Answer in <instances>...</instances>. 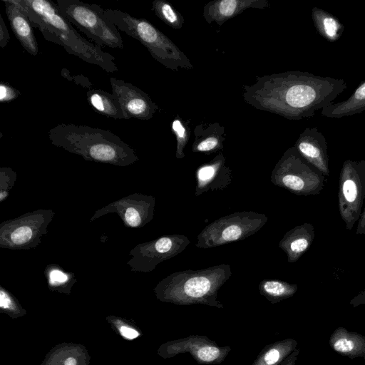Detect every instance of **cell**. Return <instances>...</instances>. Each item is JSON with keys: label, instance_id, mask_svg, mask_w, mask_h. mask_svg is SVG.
<instances>
[{"label": "cell", "instance_id": "1", "mask_svg": "<svg viewBox=\"0 0 365 365\" xmlns=\"http://www.w3.org/2000/svg\"><path fill=\"white\" fill-rule=\"evenodd\" d=\"M346 88L343 79L292 71L257 76L243 86L242 98L256 109L301 120L332 104Z\"/></svg>", "mask_w": 365, "mask_h": 365}, {"label": "cell", "instance_id": "2", "mask_svg": "<svg viewBox=\"0 0 365 365\" xmlns=\"http://www.w3.org/2000/svg\"><path fill=\"white\" fill-rule=\"evenodd\" d=\"M26 13L34 28L44 38L58 44L69 54L100 66L108 73L118 71L115 58L84 38L62 14L57 4L48 0H14Z\"/></svg>", "mask_w": 365, "mask_h": 365}, {"label": "cell", "instance_id": "3", "mask_svg": "<svg viewBox=\"0 0 365 365\" xmlns=\"http://www.w3.org/2000/svg\"><path fill=\"white\" fill-rule=\"evenodd\" d=\"M51 143L96 163L125 167L139 160L135 150L110 130L59 123L48 133Z\"/></svg>", "mask_w": 365, "mask_h": 365}, {"label": "cell", "instance_id": "4", "mask_svg": "<svg viewBox=\"0 0 365 365\" xmlns=\"http://www.w3.org/2000/svg\"><path fill=\"white\" fill-rule=\"evenodd\" d=\"M232 275L228 264L208 268L173 272L163 278L154 289L160 301L177 305L203 304L222 309L217 292Z\"/></svg>", "mask_w": 365, "mask_h": 365}, {"label": "cell", "instance_id": "5", "mask_svg": "<svg viewBox=\"0 0 365 365\" xmlns=\"http://www.w3.org/2000/svg\"><path fill=\"white\" fill-rule=\"evenodd\" d=\"M104 14L118 30L140 42L152 57L167 68L173 71L193 68L187 56L148 20L117 9H105Z\"/></svg>", "mask_w": 365, "mask_h": 365}, {"label": "cell", "instance_id": "6", "mask_svg": "<svg viewBox=\"0 0 365 365\" xmlns=\"http://www.w3.org/2000/svg\"><path fill=\"white\" fill-rule=\"evenodd\" d=\"M62 14L80 31L100 47L123 48V41L118 28L107 19L104 10L98 4L79 0H57Z\"/></svg>", "mask_w": 365, "mask_h": 365}, {"label": "cell", "instance_id": "7", "mask_svg": "<svg viewBox=\"0 0 365 365\" xmlns=\"http://www.w3.org/2000/svg\"><path fill=\"white\" fill-rule=\"evenodd\" d=\"M271 182L297 195H313L321 192L325 176L311 165L294 146L288 148L271 173Z\"/></svg>", "mask_w": 365, "mask_h": 365}, {"label": "cell", "instance_id": "8", "mask_svg": "<svg viewBox=\"0 0 365 365\" xmlns=\"http://www.w3.org/2000/svg\"><path fill=\"white\" fill-rule=\"evenodd\" d=\"M267 220L266 215L254 211L227 215L205 226L197 235L195 246L214 248L244 240L259 231Z\"/></svg>", "mask_w": 365, "mask_h": 365}, {"label": "cell", "instance_id": "9", "mask_svg": "<svg viewBox=\"0 0 365 365\" xmlns=\"http://www.w3.org/2000/svg\"><path fill=\"white\" fill-rule=\"evenodd\" d=\"M55 212L51 209H37L5 220L0 224V247L12 250H30L41 243L48 232Z\"/></svg>", "mask_w": 365, "mask_h": 365}, {"label": "cell", "instance_id": "10", "mask_svg": "<svg viewBox=\"0 0 365 365\" xmlns=\"http://www.w3.org/2000/svg\"><path fill=\"white\" fill-rule=\"evenodd\" d=\"M365 199V160H346L339 175L338 202L341 219L351 230L359 220Z\"/></svg>", "mask_w": 365, "mask_h": 365}, {"label": "cell", "instance_id": "11", "mask_svg": "<svg viewBox=\"0 0 365 365\" xmlns=\"http://www.w3.org/2000/svg\"><path fill=\"white\" fill-rule=\"evenodd\" d=\"M190 243L187 237L178 234L139 243L130 251L127 264L135 272H152L159 263L180 254Z\"/></svg>", "mask_w": 365, "mask_h": 365}, {"label": "cell", "instance_id": "12", "mask_svg": "<svg viewBox=\"0 0 365 365\" xmlns=\"http://www.w3.org/2000/svg\"><path fill=\"white\" fill-rule=\"evenodd\" d=\"M230 351V346H219L206 336L190 335L165 343L158 353L165 359L190 354L199 364L215 365L222 363Z\"/></svg>", "mask_w": 365, "mask_h": 365}, {"label": "cell", "instance_id": "13", "mask_svg": "<svg viewBox=\"0 0 365 365\" xmlns=\"http://www.w3.org/2000/svg\"><path fill=\"white\" fill-rule=\"evenodd\" d=\"M155 205L154 196L135 192L96 210L90 222L106 214L115 213L126 227L140 228L153 220Z\"/></svg>", "mask_w": 365, "mask_h": 365}, {"label": "cell", "instance_id": "14", "mask_svg": "<svg viewBox=\"0 0 365 365\" xmlns=\"http://www.w3.org/2000/svg\"><path fill=\"white\" fill-rule=\"evenodd\" d=\"M112 93L118 98L125 120L135 118L148 120L159 109L150 97L138 87L121 79L110 78Z\"/></svg>", "mask_w": 365, "mask_h": 365}, {"label": "cell", "instance_id": "15", "mask_svg": "<svg viewBox=\"0 0 365 365\" xmlns=\"http://www.w3.org/2000/svg\"><path fill=\"white\" fill-rule=\"evenodd\" d=\"M195 179L197 197L207 192L224 190L232 180V173L227 165L226 158L220 153L212 160L197 168Z\"/></svg>", "mask_w": 365, "mask_h": 365}, {"label": "cell", "instance_id": "16", "mask_svg": "<svg viewBox=\"0 0 365 365\" xmlns=\"http://www.w3.org/2000/svg\"><path fill=\"white\" fill-rule=\"evenodd\" d=\"M294 146L304 159L324 176L329 175L327 142L317 128H306Z\"/></svg>", "mask_w": 365, "mask_h": 365}, {"label": "cell", "instance_id": "17", "mask_svg": "<svg viewBox=\"0 0 365 365\" xmlns=\"http://www.w3.org/2000/svg\"><path fill=\"white\" fill-rule=\"evenodd\" d=\"M269 6L267 0H214L204 6L202 16L208 24L215 22L221 26L247 9H264Z\"/></svg>", "mask_w": 365, "mask_h": 365}, {"label": "cell", "instance_id": "18", "mask_svg": "<svg viewBox=\"0 0 365 365\" xmlns=\"http://www.w3.org/2000/svg\"><path fill=\"white\" fill-rule=\"evenodd\" d=\"M10 26L23 48L31 55L36 56L38 46L33 26L24 11L14 0H2Z\"/></svg>", "mask_w": 365, "mask_h": 365}, {"label": "cell", "instance_id": "19", "mask_svg": "<svg viewBox=\"0 0 365 365\" xmlns=\"http://www.w3.org/2000/svg\"><path fill=\"white\" fill-rule=\"evenodd\" d=\"M314 239V225L304 223L287 231L279 241V247L286 253L287 261L293 263L310 247Z\"/></svg>", "mask_w": 365, "mask_h": 365}, {"label": "cell", "instance_id": "20", "mask_svg": "<svg viewBox=\"0 0 365 365\" xmlns=\"http://www.w3.org/2000/svg\"><path fill=\"white\" fill-rule=\"evenodd\" d=\"M194 134L195 140L192 146L194 153L210 155L223 148L225 127L218 123L200 124L195 128Z\"/></svg>", "mask_w": 365, "mask_h": 365}, {"label": "cell", "instance_id": "21", "mask_svg": "<svg viewBox=\"0 0 365 365\" xmlns=\"http://www.w3.org/2000/svg\"><path fill=\"white\" fill-rule=\"evenodd\" d=\"M365 110V81L361 82L353 93L346 100L332 103L323 108L321 115L331 118H340L361 113Z\"/></svg>", "mask_w": 365, "mask_h": 365}, {"label": "cell", "instance_id": "22", "mask_svg": "<svg viewBox=\"0 0 365 365\" xmlns=\"http://www.w3.org/2000/svg\"><path fill=\"white\" fill-rule=\"evenodd\" d=\"M86 99L96 112L115 120H125L120 104L112 93L93 88L86 92Z\"/></svg>", "mask_w": 365, "mask_h": 365}, {"label": "cell", "instance_id": "23", "mask_svg": "<svg viewBox=\"0 0 365 365\" xmlns=\"http://www.w3.org/2000/svg\"><path fill=\"white\" fill-rule=\"evenodd\" d=\"M312 18L318 34L329 42H335L342 36L344 26L336 16L315 6Z\"/></svg>", "mask_w": 365, "mask_h": 365}, {"label": "cell", "instance_id": "24", "mask_svg": "<svg viewBox=\"0 0 365 365\" xmlns=\"http://www.w3.org/2000/svg\"><path fill=\"white\" fill-rule=\"evenodd\" d=\"M258 288L260 294L272 304L292 297L297 290L296 284L278 279H263Z\"/></svg>", "mask_w": 365, "mask_h": 365}, {"label": "cell", "instance_id": "25", "mask_svg": "<svg viewBox=\"0 0 365 365\" xmlns=\"http://www.w3.org/2000/svg\"><path fill=\"white\" fill-rule=\"evenodd\" d=\"M292 348L291 340L276 341L265 346L252 365H279Z\"/></svg>", "mask_w": 365, "mask_h": 365}, {"label": "cell", "instance_id": "26", "mask_svg": "<svg viewBox=\"0 0 365 365\" xmlns=\"http://www.w3.org/2000/svg\"><path fill=\"white\" fill-rule=\"evenodd\" d=\"M44 274L51 289H70L76 281L74 273L66 271L54 263L46 267Z\"/></svg>", "mask_w": 365, "mask_h": 365}, {"label": "cell", "instance_id": "27", "mask_svg": "<svg viewBox=\"0 0 365 365\" xmlns=\"http://www.w3.org/2000/svg\"><path fill=\"white\" fill-rule=\"evenodd\" d=\"M152 8L155 15L165 24L175 29L182 28L184 18L169 2L154 0L152 2Z\"/></svg>", "mask_w": 365, "mask_h": 365}, {"label": "cell", "instance_id": "28", "mask_svg": "<svg viewBox=\"0 0 365 365\" xmlns=\"http://www.w3.org/2000/svg\"><path fill=\"white\" fill-rule=\"evenodd\" d=\"M171 128L176 138L175 157L177 159H182L185 155L184 149L190 135L189 127L177 115L172 122Z\"/></svg>", "mask_w": 365, "mask_h": 365}, {"label": "cell", "instance_id": "29", "mask_svg": "<svg viewBox=\"0 0 365 365\" xmlns=\"http://www.w3.org/2000/svg\"><path fill=\"white\" fill-rule=\"evenodd\" d=\"M17 180V173L12 168H0V202H4L9 196Z\"/></svg>", "mask_w": 365, "mask_h": 365}, {"label": "cell", "instance_id": "30", "mask_svg": "<svg viewBox=\"0 0 365 365\" xmlns=\"http://www.w3.org/2000/svg\"><path fill=\"white\" fill-rule=\"evenodd\" d=\"M21 94L19 90H16L8 83L1 82L0 83V101L1 102H9L19 97Z\"/></svg>", "mask_w": 365, "mask_h": 365}, {"label": "cell", "instance_id": "31", "mask_svg": "<svg viewBox=\"0 0 365 365\" xmlns=\"http://www.w3.org/2000/svg\"><path fill=\"white\" fill-rule=\"evenodd\" d=\"M0 307L5 309L15 308V302L12 296L2 287L0 288Z\"/></svg>", "mask_w": 365, "mask_h": 365}, {"label": "cell", "instance_id": "32", "mask_svg": "<svg viewBox=\"0 0 365 365\" xmlns=\"http://www.w3.org/2000/svg\"><path fill=\"white\" fill-rule=\"evenodd\" d=\"M354 348L353 341L344 338L338 339L334 344V349L341 353L350 352Z\"/></svg>", "mask_w": 365, "mask_h": 365}, {"label": "cell", "instance_id": "33", "mask_svg": "<svg viewBox=\"0 0 365 365\" xmlns=\"http://www.w3.org/2000/svg\"><path fill=\"white\" fill-rule=\"evenodd\" d=\"M10 40V35L2 16L0 15V47L4 48Z\"/></svg>", "mask_w": 365, "mask_h": 365}, {"label": "cell", "instance_id": "34", "mask_svg": "<svg viewBox=\"0 0 365 365\" xmlns=\"http://www.w3.org/2000/svg\"><path fill=\"white\" fill-rule=\"evenodd\" d=\"M120 332L123 337L128 339H133L139 335L136 330L126 326H122L120 328Z\"/></svg>", "mask_w": 365, "mask_h": 365}, {"label": "cell", "instance_id": "35", "mask_svg": "<svg viewBox=\"0 0 365 365\" xmlns=\"http://www.w3.org/2000/svg\"><path fill=\"white\" fill-rule=\"evenodd\" d=\"M356 233L357 235H364L365 234V208L362 212L360 218L359 220L357 228L356 230Z\"/></svg>", "mask_w": 365, "mask_h": 365}, {"label": "cell", "instance_id": "36", "mask_svg": "<svg viewBox=\"0 0 365 365\" xmlns=\"http://www.w3.org/2000/svg\"><path fill=\"white\" fill-rule=\"evenodd\" d=\"M64 365H76V360L73 357H69L66 359Z\"/></svg>", "mask_w": 365, "mask_h": 365}, {"label": "cell", "instance_id": "37", "mask_svg": "<svg viewBox=\"0 0 365 365\" xmlns=\"http://www.w3.org/2000/svg\"><path fill=\"white\" fill-rule=\"evenodd\" d=\"M279 365H292V360L291 359H286L283 361Z\"/></svg>", "mask_w": 365, "mask_h": 365}]
</instances>
